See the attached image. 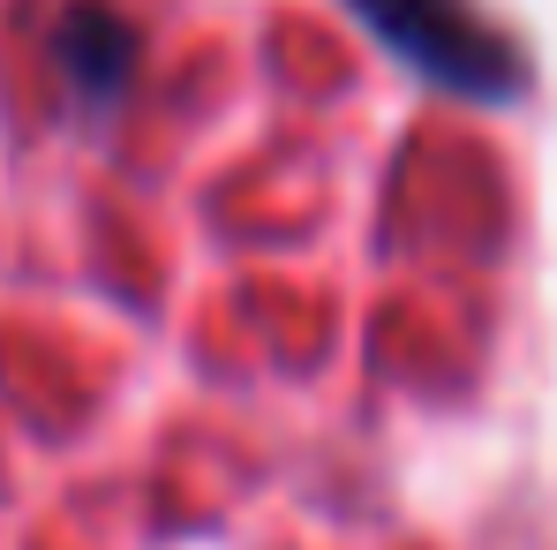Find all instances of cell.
<instances>
[{"mask_svg": "<svg viewBox=\"0 0 557 550\" xmlns=\"http://www.w3.org/2000/svg\"><path fill=\"white\" fill-rule=\"evenodd\" d=\"M347 8L399 69H414L437 91L474 106H512L528 91V69L505 46V30H490L467 0H347Z\"/></svg>", "mask_w": 557, "mask_h": 550, "instance_id": "6da1fadb", "label": "cell"}, {"mask_svg": "<svg viewBox=\"0 0 557 550\" xmlns=\"http://www.w3.org/2000/svg\"><path fill=\"white\" fill-rule=\"evenodd\" d=\"M53 69L84 113H113L136 84V30L106 0H69L53 15Z\"/></svg>", "mask_w": 557, "mask_h": 550, "instance_id": "7a4b0ae2", "label": "cell"}]
</instances>
